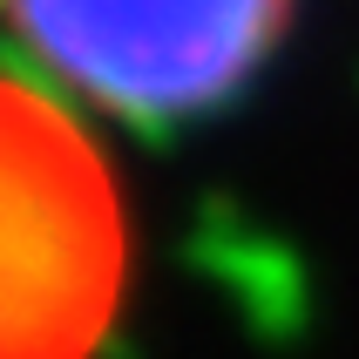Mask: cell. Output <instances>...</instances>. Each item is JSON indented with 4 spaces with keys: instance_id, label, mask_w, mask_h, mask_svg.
I'll return each instance as SVG.
<instances>
[{
    "instance_id": "obj_1",
    "label": "cell",
    "mask_w": 359,
    "mask_h": 359,
    "mask_svg": "<svg viewBox=\"0 0 359 359\" xmlns=\"http://www.w3.org/2000/svg\"><path fill=\"white\" fill-rule=\"evenodd\" d=\"M129 238L109 163L68 109L0 75V359H88Z\"/></svg>"
},
{
    "instance_id": "obj_2",
    "label": "cell",
    "mask_w": 359,
    "mask_h": 359,
    "mask_svg": "<svg viewBox=\"0 0 359 359\" xmlns=\"http://www.w3.org/2000/svg\"><path fill=\"white\" fill-rule=\"evenodd\" d=\"M27 55L122 116H190L238 88L285 0H0Z\"/></svg>"
}]
</instances>
